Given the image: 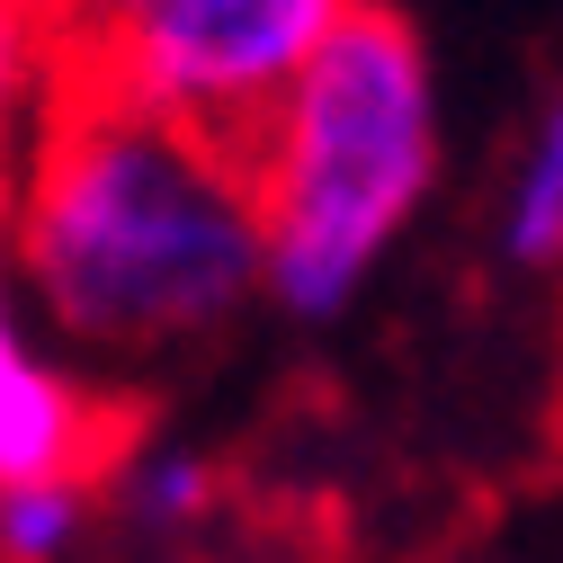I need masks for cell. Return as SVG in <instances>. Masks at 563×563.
<instances>
[{"instance_id":"cell-8","label":"cell","mask_w":563,"mask_h":563,"mask_svg":"<svg viewBox=\"0 0 563 563\" xmlns=\"http://www.w3.org/2000/svg\"><path fill=\"white\" fill-rule=\"evenodd\" d=\"M90 519H99V483L90 474L10 483L0 492V563H73Z\"/></svg>"},{"instance_id":"cell-9","label":"cell","mask_w":563,"mask_h":563,"mask_svg":"<svg viewBox=\"0 0 563 563\" xmlns=\"http://www.w3.org/2000/svg\"><path fill=\"white\" fill-rule=\"evenodd\" d=\"M45 10L63 19V36H73V54H90L108 27H125L134 10H144V0H45Z\"/></svg>"},{"instance_id":"cell-3","label":"cell","mask_w":563,"mask_h":563,"mask_svg":"<svg viewBox=\"0 0 563 563\" xmlns=\"http://www.w3.org/2000/svg\"><path fill=\"white\" fill-rule=\"evenodd\" d=\"M367 0H144L81 54V81L153 108L188 134L251 144V125Z\"/></svg>"},{"instance_id":"cell-4","label":"cell","mask_w":563,"mask_h":563,"mask_svg":"<svg viewBox=\"0 0 563 563\" xmlns=\"http://www.w3.org/2000/svg\"><path fill=\"white\" fill-rule=\"evenodd\" d=\"M108 456V411L99 385L36 331V313L0 277V492L10 483H54L90 474Z\"/></svg>"},{"instance_id":"cell-7","label":"cell","mask_w":563,"mask_h":563,"mask_svg":"<svg viewBox=\"0 0 563 563\" xmlns=\"http://www.w3.org/2000/svg\"><path fill=\"white\" fill-rule=\"evenodd\" d=\"M501 260L528 268V277H554L563 268V90L537 108L528 144L510 162V188H501Z\"/></svg>"},{"instance_id":"cell-2","label":"cell","mask_w":563,"mask_h":563,"mask_svg":"<svg viewBox=\"0 0 563 563\" xmlns=\"http://www.w3.org/2000/svg\"><path fill=\"white\" fill-rule=\"evenodd\" d=\"M439 63L411 19L367 0L242 144L260 206V296L296 322L349 313L439 197Z\"/></svg>"},{"instance_id":"cell-6","label":"cell","mask_w":563,"mask_h":563,"mask_svg":"<svg viewBox=\"0 0 563 563\" xmlns=\"http://www.w3.org/2000/svg\"><path fill=\"white\" fill-rule=\"evenodd\" d=\"M99 501L117 519H134L144 537H188V528H206V510H216V465H206L197 448H179V439H134V448L108 456Z\"/></svg>"},{"instance_id":"cell-1","label":"cell","mask_w":563,"mask_h":563,"mask_svg":"<svg viewBox=\"0 0 563 563\" xmlns=\"http://www.w3.org/2000/svg\"><path fill=\"white\" fill-rule=\"evenodd\" d=\"M0 277L81 376H153L260 296L242 144L73 81L0 179Z\"/></svg>"},{"instance_id":"cell-5","label":"cell","mask_w":563,"mask_h":563,"mask_svg":"<svg viewBox=\"0 0 563 563\" xmlns=\"http://www.w3.org/2000/svg\"><path fill=\"white\" fill-rule=\"evenodd\" d=\"M73 81H81V54L63 36V19L45 0H0V179L19 170V153L36 144V125Z\"/></svg>"}]
</instances>
